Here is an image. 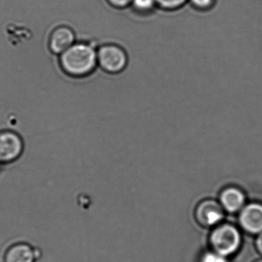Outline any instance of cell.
<instances>
[{
	"label": "cell",
	"mask_w": 262,
	"mask_h": 262,
	"mask_svg": "<svg viewBox=\"0 0 262 262\" xmlns=\"http://www.w3.org/2000/svg\"><path fill=\"white\" fill-rule=\"evenodd\" d=\"M156 5L168 11L179 10L186 4L188 0H156Z\"/></svg>",
	"instance_id": "30bf717a"
},
{
	"label": "cell",
	"mask_w": 262,
	"mask_h": 262,
	"mask_svg": "<svg viewBox=\"0 0 262 262\" xmlns=\"http://www.w3.org/2000/svg\"><path fill=\"white\" fill-rule=\"evenodd\" d=\"M194 8L202 11L208 10L214 5V0H190Z\"/></svg>",
	"instance_id": "4fadbf2b"
},
{
	"label": "cell",
	"mask_w": 262,
	"mask_h": 262,
	"mask_svg": "<svg viewBox=\"0 0 262 262\" xmlns=\"http://www.w3.org/2000/svg\"><path fill=\"white\" fill-rule=\"evenodd\" d=\"M241 228L248 234L257 235L262 233V203H247L238 213Z\"/></svg>",
	"instance_id": "8992f818"
},
{
	"label": "cell",
	"mask_w": 262,
	"mask_h": 262,
	"mask_svg": "<svg viewBox=\"0 0 262 262\" xmlns=\"http://www.w3.org/2000/svg\"><path fill=\"white\" fill-rule=\"evenodd\" d=\"M42 256L40 250L26 242L10 245L4 252L3 262H37Z\"/></svg>",
	"instance_id": "52a82bcc"
},
{
	"label": "cell",
	"mask_w": 262,
	"mask_h": 262,
	"mask_svg": "<svg viewBox=\"0 0 262 262\" xmlns=\"http://www.w3.org/2000/svg\"><path fill=\"white\" fill-rule=\"evenodd\" d=\"M255 248L257 252L262 256V233L257 234L255 239Z\"/></svg>",
	"instance_id": "9a60e30c"
},
{
	"label": "cell",
	"mask_w": 262,
	"mask_h": 262,
	"mask_svg": "<svg viewBox=\"0 0 262 262\" xmlns=\"http://www.w3.org/2000/svg\"><path fill=\"white\" fill-rule=\"evenodd\" d=\"M225 211L219 201L208 199L202 201L194 210V219L201 226L211 228L222 223Z\"/></svg>",
	"instance_id": "277c9868"
},
{
	"label": "cell",
	"mask_w": 262,
	"mask_h": 262,
	"mask_svg": "<svg viewBox=\"0 0 262 262\" xmlns=\"http://www.w3.org/2000/svg\"><path fill=\"white\" fill-rule=\"evenodd\" d=\"M254 262H262V258L258 259V260H255Z\"/></svg>",
	"instance_id": "2e32d148"
},
{
	"label": "cell",
	"mask_w": 262,
	"mask_h": 262,
	"mask_svg": "<svg viewBox=\"0 0 262 262\" xmlns=\"http://www.w3.org/2000/svg\"><path fill=\"white\" fill-rule=\"evenodd\" d=\"M98 65L110 74H119L126 69L128 58L122 47L115 44L102 46L97 51Z\"/></svg>",
	"instance_id": "3957f363"
},
{
	"label": "cell",
	"mask_w": 262,
	"mask_h": 262,
	"mask_svg": "<svg viewBox=\"0 0 262 262\" xmlns=\"http://www.w3.org/2000/svg\"><path fill=\"white\" fill-rule=\"evenodd\" d=\"M60 63L70 76H86L98 65L97 51L90 44L75 43L61 54Z\"/></svg>",
	"instance_id": "6da1fadb"
},
{
	"label": "cell",
	"mask_w": 262,
	"mask_h": 262,
	"mask_svg": "<svg viewBox=\"0 0 262 262\" xmlns=\"http://www.w3.org/2000/svg\"><path fill=\"white\" fill-rule=\"evenodd\" d=\"M225 212L235 214L246 205V196L241 188L229 186L224 188L219 194V200Z\"/></svg>",
	"instance_id": "ba28073f"
},
{
	"label": "cell",
	"mask_w": 262,
	"mask_h": 262,
	"mask_svg": "<svg viewBox=\"0 0 262 262\" xmlns=\"http://www.w3.org/2000/svg\"><path fill=\"white\" fill-rule=\"evenodd\" d=\"M24 145L19 135L10 131L0 133V165H9L17 161Z\"/></svg>",
	"instance_id": "5b68a950"
},
{
	"label": "cell",
	"mask_w": 262,
	"mask_h": 262,
	"mask_svg": "<svg viewBox=\"0 0 262 262\" xmlns=\"http://www.w3.org/2000/svg\"><path fill=\"white\" fill-rule=\"evenodd\" d=\"M199 262H228V257L219 254V253L212 250H210L202 254Z\"/></svg>",
	"instance_id": "7c38bea8"
},
{
	"label": "cell",
	"mask_w": 262,
	"mask_h": 262,
	"mask_svg": "<svg viewBox=\"0 0 262 262\" xmlns=\"http://www.w3.org/2000/svg\"><path fill=\"white\" fill-rule=\"evenodd\" d=\"M132 6L140 13H147L156 6V0H133Z\"/></svg>",
	"instance_id": "8fae6325"
},
{
	"label": "cell",
	"mask_w": 262,
	"mask_h": 262,
	"mask_svg": "<svg viewBox=\"0 0 262 262\" xmlns=\"http://www.w3.org/2000/svg\"><path fill=\"white\" fill-rule=\"evenodd\" d=\"M74 44L75 34L69 27H59L50 36V48L56 54H62Z\"/></svg>",
	"instance_id": "9c48e42d"
},
{
	"label": "cell",
	"mask_w": 262,
	"mask_h": 262,
	"mask_svg": "<svg viewBox=\"0 0 262 262\" xmlns=\"http://www.w3.org/2000/svg\"><path fill=\"white\" fill-rule=\"evenodd\" d=\"M112 7L116 9H124L132 5L133 0H107Z\"/></svg>",
	"instance_id": "5bb4252c"
},
{
	"label": "cell",
	"mask_w": 262,
	"mask_h": 262,
	"mask_svg": "<svg viewBox=\"0 0 262 262\" xmlns=\"http://www.w3.org/2000/svg\"><path fill=\"white\" fill-rule=\"evenodd\" d=\"M241 231L235 225L221 223L214 227L209 236L211 250L228 257L235 254L242 246Z\"/></svg>",
	"instance_id": "7a4b0ae2"
}]
</instances>
